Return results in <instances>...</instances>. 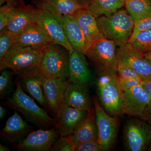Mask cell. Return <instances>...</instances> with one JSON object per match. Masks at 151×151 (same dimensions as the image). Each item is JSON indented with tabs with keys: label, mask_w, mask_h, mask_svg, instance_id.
<instances>
[{
	"label": "cell",
	"mask_w": 151,
	"mask_h": 151,
	"mask_svg": "<svg viewBox=\"0 0 151 151\" xmlns=\"http://www.w3.org/2000/svg\"><path fill=\"white\" fill-rule=\"evenodd\" d=\"M73 16L84 33L89 48L94 42L104 38L98 28L96 18L88 9H81Z\"/></svg>",
	"instance_id": "cell-21"
},
{
	"label": "cell",
	"mask_w": 151,
	"mask_h": 151,
	"mask_svg": "<svg viewBox=\"0 0 151 151\" xmlns=\"http://www.w3.org/2000/svg\"><path fill=\"white\" fill-rule=\"evenodd\" d=\"M141 86L143 90L151 98V80L149 78L142 79Z\"/></svg>",
	"instance_id": "cell-37"
},
{
	"label": "cell",
	"mask_w": 151,
	"mask_h": 151,
	"mask_svg": "<svg viewBox=\"0 0 151 151\" xmlns=\"http://www.w3.org/2000/svg\"><path fill=\"white\" fill-rule=\"evenodd\" d=\"M32 131L31 127L15 111L13 115L8 119L0 134L10 142L14 144L26 134Z\"/></svg>",
	"instance_id": "cell-22"
},
{
	"label": "cell",
	"mask_w": 151,
	"mask_h": 151,
	"mask_svg": "<svg viewBox=\"0 0 151 151\" xmlns=\"http://www.w3.org/2000/svg\"><path fill=\"white\" fill-rule=\"evenodd\" d=\"M126 46L142 54L151 50V30L133 32Z\"/></svg>",
	"instance_id": "cell-26"
},
{
	"label": "cell",
	"mask_w": 151,
	"mask_h": 151,
	"mask_svg": "<svg viewBox=\"0 0 151 151\" xmlns=\"http://www.w3.org/2000/svg\"><path fill=\"white\" fill-rule=\"evenodd\" d=\"M124 6L134 21L151 13L150 0H125Z\"/></svg>",
	"instance_id": "cell-27"
},
{
	"label": "cell",
	"mask_w": 151,
	"mask_h": 151,
	"mask_svg": "<svg viewBox=\"0 0 151 151\" xmlns=\"http://www.w3.org/2000/svg\"><path fill=\"white\" fill-rule=\"evenodd\" d=\"M151 140V125L141 118L127 121L124 128L123 142L125 150L145 151Z\"/></svg>",
	"instance_id": "cell-8"
},
{
	"label": "cell",
	"mask_w": 151,
	"mask_h": 151,
	"mask_svg": "<svg viewBox=\"0 0 151 151\" xmlns=\"http://www.w3.org/2000/svg\"><path fill=\"white\" fill-rule=\"evenodd\" d=\"M40 8L36 5L25 4L23 0H18L6 29L19 34L37 22Z\"/></svg>",
	"instance_id": "cell-10"
},
{
	"label": "cell",
	"mask_w": 151,
	"mask_h": 151,
	"mask_svg": "<svg viewBox=\"0 0 151 151\" xmlns=\"http://www.w3.org/2000/svg\"><path fill=\"white\" fill-rule=\"evenodd\" d=\"M15 1H18V0H0V6H2L4 3L8 2Z\"/></svg>",
	"instance_id": "cell-42"
},
{
	"label": "cell",
	"mask_w": 151,
	"mask_h": 151,
	"mask_svg": "<svg viewBox=\"0 0 151 151\" xmlns=\"http://www.w3.org/2000/svg\"><path fill=\"white\" fill-rule=\"evenodd\" d=\"M17 1H12L6 3L0 8V32L6 29L12 13Z\"/></svg>",
	"instance_id": "cell-30"
},
{
	"label": "cell",
	"mask_w": 151,
	"mask_h": 151,
	"mask_svg": "<svg viewBox=\"0 0 151 151\" xmlns=\"http://www.w3.org/2000/svg\"><path fill=\"white\" fill-rule=\"evenodd\" d=\"M1 71V73L0 76V98L3 99L12 89V73L7 69H2Z\"/></svg>",
	"instance_id": "cell-29"
},
{
	"label": "cell",
	"mask_w": 151,
	"mask_h": 151,
	"mask_svg": "<svg viewBox=\"0 0 151 151\" xmlns=\"http://www.w3.org/2000/svg\"><path fill=\"white\" fill-rule=\"evenodd\" d=\"M17 34L4 29L0 32V60L15 44Z\"/></svg>",
	"instance_id": "cell-28"
},
{
	"label": "cell",
	"mask_w": 151,
	"mask_h": 151,
	"mask_svg": "<svg viewBox=\"0 0 151 151\" xmlns=\"http://www.w3.org/2000/svg\"><path fill=\"white\" fill-rule=\"evenodd\" d=\"M36 5L62 16H73L81 9H88L74 0H39Z\"/></svg>",
	"instance_id": "cell-24"
},
{
	"label": "cell",
	"mask_w": 151,
	"mask_h": 151,
	"mask_svg": "<svg viewBox=\"0 0 151 151\" xmlns=\"http://www.w3.org/2000/svg\"><path fill=\"white\" fill-rule=\"evenodd\" d=\"M95 108L98 134L97 142L104 151H110L116 144L120 122L118 117L110 116L99 103L97 97H92Z\"/></svg>",
	"instance_id": "cell-7"
},
{
	"label": "cell",
	"mask_w": 151,
	"mask_h": 151,
	"mask_svg": "<svg viewBox=\"0 0 151 151\" xmlns=\"http://www.w3.org/2000/svg\"><path fill=\"white\" fill-rule=\"evenodd\" d=\"M104 38L113 41L119 48L127 45L134 31V20L127 10L120 9L113 14L96 18Z\"/></svg>",
	"instance_id": "cell-1"
},
{
	"label": "cell",
	"mask_w": 151,
	"mask_h": 151,
	"mask_svg": "<svg viewBox=\"0 0 151 151\" xmlns=\"http://www.w3.org/2000/svg\"><path fill=\"white\" fill-rule=\"evenodd\" d=\"M124 4L125 0H91L87 9L97 18L115 12Z\"/></svg>",
	"instance_id": "cell-25"
},
{
	"label": "cell",
	"mask_w": 151,
	"mask_h": 151,
	"mask_svg": "<svg viewBox=\"0 0 151 151\" xmlns=\"http://www.w3.org/2000/svg\"><path fill=\"white\" fill-rule=\"evenodd\" d=\"M150 1L151 2V0H150Z\"/></svg>",
	"instance_id": "cell-45"
},
{
	"label": "cell",
	"mask_w": 151,
	"mask_h": 151,
	"mask_svg": "<svg viewBox=\"0 0 151 151\" xmlns=\"http://www.w3.org/2000/svg\"><path fill=\"white\" fill-rule=\"evenodd\" d=\"M118 60L128 65L142 78H151V62L142 53L125 46L117 49Z\"/></svg>",
	"instance_id": "cell-16"
},
{
	"label": "cell",
	"mask_w": 151,
	"mask_h": 151,
	"mask_svg": "<svg viewBox=\"0 0 151 151\" xmlns=\"http://www.w3.org/2000/svg\"><path fill=\"white\" fill-rule=\"evenodd\" d=\"M143 79L130 78L127 79H119L120 86L123 90L130 89L135 86L141 85Z\"/></svg>",
	"instance_id": "cell-35"
},
{
	"label": "cell",
	"mask_w": 151,
	"mask_h": 151,
	"mask_svg": "<svg viewBox=\"0 0 151 151\" xmlns=\"http://www.w3.org/2000/svg\"><path fill=\"white\" fill-rule=\"evenodd\" d=\"M63 102L72 108L89 112L94 108L88 87L68 82Z\"/></svg>",
	"instance_id": "cell-15"
},
{
	"label": "cell",
	"mask_w": 151,
	"mask_h": 151,
	"mask_svg": "<svg viewBox=\"0 0 151 151\" xmlns=\"http://www.w3.org/2000/svg\"><path fill=\"white\" fill-rule=\"evenodd\" d=\"M123 91V113L134 117L141 118L151 97L141 85Z\"/></svg>",
	"instance_id": "cell-14"
},
{
	"label": "cell",
	"mask_w": 151,
	"mask_h": 151,
	"mask_svg": "<svg viewBox=\"0 0 151 151\" xmlns=\"http://www.w3.org/2000/svg\"><path fill=\"white\" fill-rule=\"evenodd\" d=\"M144 56L151 62V50L142 53Z\"/></svg>",
	"instance_id": "cell-40"
},
{
	"label": "cell",
	"mask_w": 151,
	"mask_h": 151,
	"mask_svg": "<svg viewBox=\"0 0 151 151\" xmlns=\"http://www.w3.org/2000/svg\"><path fill=\"white\" fill-rule=\"evenodd\" d=\"M40 8L37 24L52 42L60 45L70 52L73 48L65 35L62 15Z\"/></svg>",
	"instance_id": "cell-9"
},
{
	"label": "cell",
	"mask_w": 151,
	"mask_h": 151,
	"mask_svg": "<svg viewBox=\"0 0 151 151\" xmlns=\"http://www.w3.org/2000/svg\"><path fill=\"white\" fill-rule=\"evenodd\" d=\"M40 70L47 78L68 80L69 52L64 47L50 42L42 50Z\"/></svg>",
	"instance_id": "cell-5"
},
{
	"label": "cell",
	"mask_w": 151,
	"mask_h": 151,
	"mask_svg": "<svg viewBox=\"0 0 151 151\" xmlns=\"http://www.w3.org/2000/svg\"><path fill=\"white\" fill-rule=\"evenodd\" d=\"M151 30V13L134 21L133 32Z\"/></svg>",
	"instance_id": "cell-34"
},
{
	"label": "cell",
	"mask_w": 151,
	"mask_h": 151,
	"mask_svg": "<svg viewBox=\"0 0 151 151\" xmlns=\"http://www.w3.org/2000/svg\"><path fill=\"white\" fill-rule=\"evenodd\" d=\"M88 112L78 110L60 103L55 115L56 126L60 137L72 134L78 125L88 115Z\"/></svg>",
	"instance_id": "cell-11"
},
{
	"label": "cell",
	"mask_w": 151,
	"mask_h": 151,
	"mask_svg": "<svg viewBox=\"0 0 151 151\" xmlns=\"http://www.w3.org/2000/svg\"><path fill=\"white\" fill-rule=\"evenodd\" d=\"M0 151H10V150L8 148L5 146H4L2 145H0Z\"/></svg>",
	"instance_id": "cell-41"
},
{
	"label": "cell",
	"mask_w": 151,
	"mask_h": 151,
	"mask_svg": "<svg viewBox=\"0 0 151 151\" xmlns=\"http://www.w3.org/2000/svg\"><path fill=\"white\" fill-rule=\"evenodd\" d=\"M150 78V80H151V78Z\"/></svg>",
	"instance_id": "cell-44"
},
{
	"label": "cell",
	"mask_w": 151,
	"mask_h": 151,
	"mask_svg": "<svg viewBox=\"0 0 151 151\" xmlns=\"http://www.w3.org/2000/svg\"><path fill=\"white\" fill-rule=\"evenodd\" d=\"M6 110L5 108H4L2 105L0 106V119H3L6 115Z\"/></svg>",
	"instance_id": "cell-39"
},
{
	"label": "cell",
	"mask_w": 151,
	"mask_h": 151,
	"mask_svg": "<svg viewBox=\"0 0 151 151\" xmlns=\"http://www.w3.org/2000/svg\"><path fill=\"white\" fill-rule=\"evenodd\" d=\"M71 137L75 145L86 141H97L98 134L94 107L88 112L86 118L76 129Z\"/></svg>",
	"instance_id": "cell-20"
},
{
	"label": "cell",
	"mask_w": 151,
	"mask_h": 151,
	"mask_svg": "<svg viewBox=\"0 0 151 151\" xmlns=\"http://www.w3.org/2000/svg\"><path fill=\"white\" fill-rule=\"evenodd\" d=\"M74 151H104L97 141H89L75 145Z\"/></svg>",
	"instance_id": "cell-33"
},
{
	"label": "cell",
	"mask_w": 151,
	"mask_h": 151,
	"mask_svg": "<svg viewBox=\"0 0 151 151\" xmlns=\"http://www.w3.org/2000/svg\"><path fill=\"white\" fill-rule=\"evenodd\" d=\"M100 105L111 116H119L123 113V91L117 72L100 73L97 83Z\"/></svg>",
	"instance_id": "cell-4"
},
{
	"label": "cell",
	"mask_w": 151,
	"mask_h": 151,
	"mask_svg": "<svg viewBox=\"0 0 151 151\" xmlns=\"http://www.w3.org/2000/svg\"><path fill=\"white\" fill-rule=\"evenodd\" d=\"M59 133L56 128L32 131L24 140L15 144V149L21 151H50Z\"/></svg>",
	"instance_id": "cell-12"
},
{
	"label": "cell",
	"mask_w": 151,
	"mask_h": 151,
	"mask_svg": "<svg viewBox=\"0 0 151 151\" xmlns=\"http://www.w3.org/2000/svg\"><path fill=\"white\" fill-rule=\"evenodd\" d=\"M113 41L102 38L94 42L86 55L96 65L100 73L117 72V49Z\"/></svg>",
	"instance_id": "cell-6"
},
{
	"label": "cell",
	"mask_w": 151,
	"mask_h": 151,
	"mask_svg": "<svg viewBox=\"0 0 151 151\" xmlns=\"http://www.w3.org/2000/svg\"><path fill=\"white\" fill-rule=\"evenodd\" d=\"M147 150L149 151H151V140L150 142V144H149L148 147L147 149Z\"/></svg>",
	"instance_id": "cell-43"
},
{
	"label": "cell",
	"mask_w": 151,
	"mask_h": 151,
	"mask_svg": "<svg viewBox=\"0 0 151 151\" xmlns=\"http://www.w3.org/2000/svg\"><path fill=\"white\" fill-rule=\"evenodd\" d=\"M78 4L85 6H89L91 3V0H74Z\"/></svg>",
	"instance_id": "cell-38"
},
{
	"label": "cell",
	"mask_w": 151,
	"mask_h": 151,
	"mask_svg": "<svg viewBox=\"0 0 151 151\" xmlns=\"http://www.w3.org/2000/svg\"><path fill=\"white\" fill-rule=\"evenodd\" d=\"M43 77L40 70H39L18 76V78L31 96L42 106L48 108L42 87Z\"/></svg>",
	"instance_id": "cell-23"
},
{
	"label": "cell",
	"mask_w": 151,
	"mask_h": 151,
	"mask_svg": "<svg viewBox=\"0 0 151 151\" xmlns=\"http://www.w3.org/2000/svg\"><path fill=\"white\" fill-rule=\"evenodd\" d=\"M85 55L74 49L69 52L68 81L88 87L92 84L93 78Z\"/></svg>",
	"instance_id": "cell-13"
},
{
	"label": "cell",
	"mask_w": 151,
	"mask_h": 151,
	"mask_svg": "<svg viewBox=\"0 0 151 151\" xmlns=\"http://www.w3.org/2000/svg\"><path fill=\"white\" fill-rule=\"evenodd\" d=\"M50 42H52L51 40L36 24L17 34L14 45L42 50Z\"/></svg>",
	"instance_id": "cell-19"
},
{
	"label": "cell",
	"mask_w": 151,
	"mask_h": 151,
	"mask_svg": "<svg viewBox=\"0 0 151 151\" xmlns=\"http://www.w3.org/2000/svg\"><path fill=\"white\" fill-rule=\"evenodd\" d=\"M119 79L137 78L142 79L134 69L121 61H118L117 70Z\"/></svg>",
	"instance_id": "cell-32"
},
{
	"label": "cell",
	"mask_w": 151,
	"mask_h": 151,
	"mask_svg": "<svg viewBox=\"0 0 151 151\" xmlns=\"http://www.w3.org/2000/svg\"><path fill=\"white\" fill-rule=\"evenodd\" d=\"M15 84L16 88L13 94L11 97H8L1 105L21 113L29 122L37 127H55L56 123L55 120L24 92L19 79L16 80Z\"/></svg>",
	"instance_id": "cell-2"
},
{
	"label": "cell",
	"mask_w": 151,
	"mask_h": 151,
	"mask_svg": "<svg viewBox=\"0 0 151 151\" xmlns=\"http://www.w3.org/2000/svg\"><path fill=\"white\" fill-rule=\"evenodd\" d=\"M68 82V80L43 77L42 87L48 109L55 116L58 106L63 102Z\"/></svg>",
	"instance_id": "cell-17"
},
{
	"label": "cell",
	"mask_w": 151,
	"mask_h": 151,
	"mask_svg": "<svg viewBox=\"0 0 151 151\" xmlns=\"http://www.w3.org/2000/svg\"><path fill=\"white\" fill-rule=\"evenodd\" d=\"M141 119L151 125V100L146 107Z\"/></svg>",
	"instance_id": "cell-36"
},
{
	"label": "cell",
	"mask_w": 151,
	"mask_h": 151,
	"mask_svg": "<svg viewBox=\"0 0 151 151\" xmlns=\"http://www.w3.org/2000/svg\"><path fill=\"white\" fill-rule=\"evenodd\" d=\"M42 57L40 50L14 45L0 60V70L7 69L18 76L40 70Z\"/></svg>",
	"instance_id": "cell-3"
},
{
	"label": "cell",
	"mask_w": 151,
	"mask_h": 151,
	"mask_svg": "<svg viewBox=\"0 0 151 151\" xmlns=\"http://www.w3.org/2000/svg\"><path fill=\"white\" fill-rule=\"evenodd\" d=\"M65 35L74 49L86 55L89 47L84 33L74 16H62Z\"/></svg>",
	"instance_id": "cell-18"
},
{
	"label": "cell",
	"mask_w": 151,
	"mask_h": 151,
	"mask_svg": "<svg viewBox=\"0 0 151 151\" xmlns=\"http://www.w3.org/2000/svg\"><path fill=\"white\" fill-rule=\"evenodd\" d=\"M75 145L71 139V135L60 137L58 142L54 144L50 151H74Z\"/></svg>",
	"instance_id": "cell-31"
}]
</instances>
